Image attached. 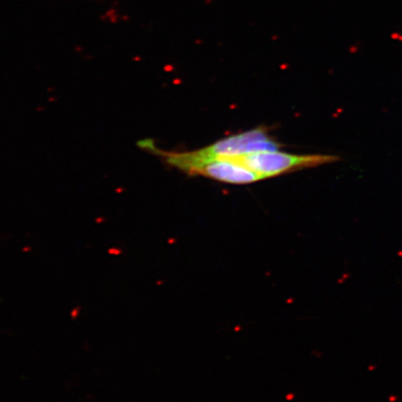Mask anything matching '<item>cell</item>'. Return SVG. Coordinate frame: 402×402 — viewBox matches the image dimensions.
<instances>
[{
    "label": "cell",
    "instance_id": "cell-1",
    "mask_svg": "<svg viewBox=\"0 0 402 402\" xmlns=\"http://www.w3.org/2000/svg\"><path fill=\"white\" fill-rule=\"evenodd\" d=\"M137 145L148 153L156 155L176 169L189 175H200L233 185H248L265 178L256 172L226 159H202L192 152H170L157 147L153 140L144 139Z\"/></svg>",
    "mask_w": 402,
    "mask_h": 402
},
{
    "label": "cell",
    "instance_id": "cell-2",
    "mask_svg": "<svg viewBox=\"0 0 402 402\" xmlns=\"http://www.w3.org/2000/svg\"><path fill=\"white\" fill-rule=\"evenodd\" d=\"M226 159L250 169L265 179L300 169L315 168L341 161L333 155H293L276 151H260Z\"/></svg>",
    "mask_w": 402,
    "mask_h": 402
},
{
    "label": "cell",
    "instance_id": "cell-3",
    "mask_svg": "<svg viewBox=\"0 0 402 402\" xmlns=\"http://www.w3.org/2000/svg\"><path fill=\"white\" fill-rule=\"evenodd\" d=\"M281 147V145L269 135L266 128L258 127L240 134L226 137L212 145L191 152L198 158L219 159L260 151H276Z\"/></svg>",
    "mask_w": 402,
    "mask_h": 402
}]
</instances>
